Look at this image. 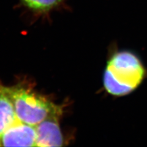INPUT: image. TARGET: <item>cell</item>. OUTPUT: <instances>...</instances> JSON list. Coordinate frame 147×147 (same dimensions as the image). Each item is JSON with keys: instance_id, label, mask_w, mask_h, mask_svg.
<instances>
[{"instance_id": "cell-1", "label": "cell", "mask_w": 147, "mask_h": 147, "mask_svg": "<svg viewBox=\"0 0 147 147\" xmlns=\"http://www.w3.org/2000/svg\"><path fill=\"white\" fill-rule=\"evenodd\" d=\"M145 74V69L135 55L126 51L118 52L107 63L104 85L110 94L124 96L137 88Z\"/></svg>"}, {"instance_id": "cell-2", "label": "cell", "mask_w": 147, "mask_h": 147, "mask_svg": "<svg viewBox=\"0 0 147 147\" xmlns=\"http://www.w3.org/2000/svg\"><path fill=\"white\" fill-rule=\"evenodd\" d=\"M8 95L16 115L22 122L36 126L54 113H61L55 104L20 86H1Z\"/></svg>"}, {"instance_id": "cell-3", "label": "cell", "mask_w": 147, "mask_h": 147, "mask_svg": "<svg viewBox=\"0 0 147 147\" xmlns=\"http://www.w3.org/2000/svg\"><path fill=\"white\" fill-rule=\"evenodd\" d=\"M61 113L51 115L36 125V146L49 147L63 145V137L59 125Z\"/></svg>"}, {"instance_id": "cell-4", "label": "cell", "mask_w": 147, "mask_h": 147, "mask_svg": "<svg viewBox=\"0 0 147 147\" xmlns=\"http://www.w3.org/2000/svg\"><path fill=\"white\" fill-rule=\"evenodd\" d=\"M36 126L18 121L4 133L0 146H36Z\"/></svg>"}, {"instance_id": "cell-5", "label": "cell", "mask_w": 147, "mask_h": 147, "mask_svg": "<svg viewBox=\"0 0 147 147\" xmlns=\"http://www.w3.org/2000/svg\"><path fill=\"white\" fill-rule=\"evenodd\" d=\"M19 121L11 100L0 86V139L8 129Z\"/></svg>"}, {"instance_id": "cell-6", "label": "cell", "mask_w": 147, "mask_h": 147, "mask_svg": "<svg viewBox=\"0 0 147 147\" xmlns=\"http://www.w3.org/2000/svg\"><path fill=\"white\" fill-rule=\"evenodd\" d=\"M30 10L37 12H49L60 4L64 0H21Z\"/></svg>"}]
</instances>
